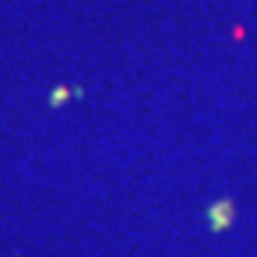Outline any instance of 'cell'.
I'll use <instances>...</instances> for the list:
<instances>
[{
	"mask_svg": "<svg viewBox=\"0 0 257 257\" xmlns=\"http://www.w3.org/2000/svg\"><path fill=\"white\" fill-rule=\"evenodd\" d=\"M205 215H207V223H210V228H213V231H226L233 223L236 205H233V200H218L213 205H207Z\"/></svg>",
	"mask_w": 257,
	"mask_h": 257,
	"instance_id": "1",
	"label": "cell"
}]
</instances>
